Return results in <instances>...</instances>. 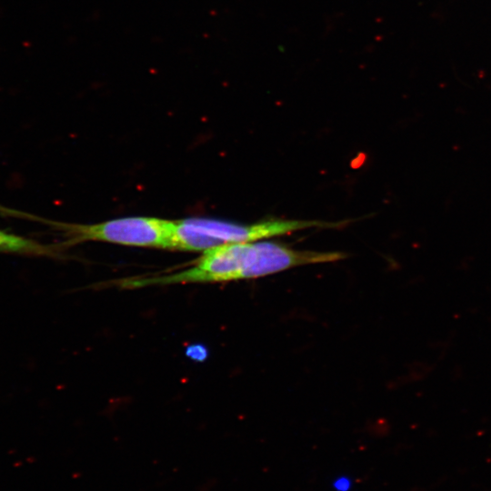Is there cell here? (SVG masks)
I'll return each mask as SVG.
<instances>
[{
  "label": "cell",
  "instance_id": "4",
  "mask_svg": "<svg viewBox=\"0 0 491 491\" xmlns=\"http://www.w3.org/2000/svg\"><path fill=\"white\" fill-rule=\"evenodd\" d=\"M0 253L55 256L56 247L0 230Z\"/></svg>",
  "mask_w": 491,
  "mask_h": 491
},
{
  "label": "cell",
  "instance_id": "1",
  "mask_svg": "<svg viewBox=\"0 0 491 491\" xmlns=\"http://www.w3.org/2000/svg\"><path fill=\"white\" fill-rule=\"evenodd\" d=\"M340 252L296 250L272 241L225 244L204 252L191 267L177 272L180 283L256 278L292 267L344 259Z\"/></svg>",
  "mask_w": 491,
  "mask_h": 491
},
{
  "label": "cell",
  "instance_id": "3",
  "mask_svg": "<svg viewBox=\"0 0 491 491\" xmlns=\"http://www.w3.org/2000/svg\"><path fill=\"white\" fill-rule=\"evenodd\" d=\"M171 220L128 216L95 224L54 223L69 242L101 241L129 246L169 249Z\"/></svg>",
  "mask_w": 491,
  "mask_h": 491
},
{
  "label": "cell",
  "instance_id": "2",
  "mask_svg": "<svg viewBox=\"0 0 491 491\" xmlns=\"http://www.w3.org/2000/svg\"><path fill=\"white\" fill-rule=\"evenodd\" d=\"M318 226L332 227L333 224L284 219L255 224H238L203 217L171 220L169 249L205 252L225 244L263 240Z\"/></svg>",
  "mask_w": 491,
  "mask_h": 491
}]
</instances>
